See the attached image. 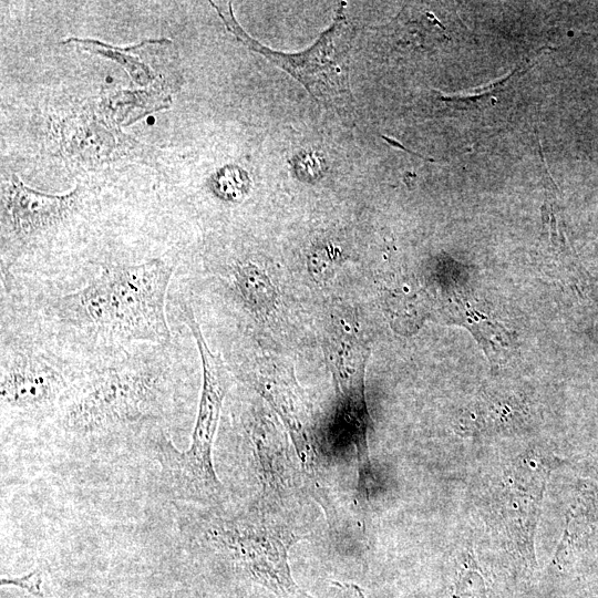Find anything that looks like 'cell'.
Instances as JSON below:
<instances>
[{"label":"cell","instance_id":"1","mask_svg":"<svg viewBox=\"0 0 598 598\" xmlns=\"http://www.w3.org/2000/svg\"><path fill=\"white\" fill-rule=\"evenodd\" d=\"M180 263L174 250L119 253L74 291L0 290V323L32 333L79 368L139 344H167L173 338L168 298Z\"/></svg>","mask_w":598,"mask_h":598},{"label":"cell","instance_id":"2","mask_svg":"<svg viewBox=\"0 0 598 598\" xmlns=\"http://www.w3.org/2000/svg\"><path fill=\"white\" fill-rule=\"evenodd\" d=\"M167 344H139L79 371L53 420L65 438L111 441L149 439L177 419L195 359L189 329L171 322Z\"/></svg>","mask_w":598,"mask_h":598},{"label":"cell","instance_id":"3","mask_svg":"<svg viewBox=\"0 0 598 598\" xmlns=\"http://www.w3.org/2000/svg\"><path fill=\"white\" fill-rule=\"evenodd\" d=\"M170 321L187 327L192 334L202 363V391L191 446L180 451L167 431H161L150 442L164 460V467L182 496L204 504L219 503L224 487L213 466V445L218 433L223 404L233 383V373L223 356L215 354L203 335L187 298L178 293L169 296Z\"/></svg>","mask_w":598,"mask_h":598},{"label":"cell","instance_id":"4","mask_svg":"<svg viewBox=\"0 0 598 598\" xmlns=\"http://www.w3.org/2000/svg\"><path fill=\"white\" fill-rule=\"evenodd\" d=\"M291 518L259 500L243 513L206 523L202 542L252 582L275 594L293 596L298 589L290 551L302 535Z\"/></svg>","mask_w":598,"mask_h":598},{"label":"cell","instance_id":"5","mask_svg":"<svg viewBox=\"0 0 598 598\" xmlns=\"http://www.w3.org/2000/svg\"><path fill=\"white\" fill-rule=\"evenodd\" d=\"M81 369L32 333L0 323L3 419L19 424L53 421Z\"/></svg>","mask_w":598,"mask_h":598},{"label":"cell","instance_id":"6","mask_svg":"<svg viewBox=\"0 0 598 598\" xmlns=\"http://www.w3.org/2000/svg\"><path fill=\"white\" fill-rule=\"evenodd\" d=\"M211 5L244 46L301 82L319 105L335 111L346 120L354 119L348 68V53L354 30L344 15L345 3L340 6L333 26L312 48L299 54L277 53L251 38L236 22L231 3L211 2Z\"/></svg>","mask_w":598,"mask_h":598},{"label":"cell","instance_id":"7","mask_svg":"<svg viewBox=\"0 0 598 598\" xmlns=\"http://www.w3.org/2000/svg\"><path fill=\"white\" fill-rule=\"evenodd\" d=\"M257 476L261 482L260 501L276 510L291 513L294 505L311 499L305 474L287 441L264 418L247 420ZM312 500V499H311Z\"/></svg>","mask_w":598,"mask_h":598},{"label":"cell","instance_id":"8","mask_svg":"<svg viewBox=\"0 0 598 598\" xmlns=\"http://www.w3.org/2000/svg\"><path fill=\"white\" fill-rule=\"evenodd\" d=\"M77 43L84 46L85 50L90 51L91 54L106 57L115 60L122 68L128 71V74L140 86H147L153 79L150 69L141 63V61L129 53L138 46L119 48L101 43L98 40L70 38L63 44Z\"/></svg>","mask_w":598,"mask_h":598},{"label":"cell","instance_id":"9","mask_svg":"<svg viewBox=\"0 0 598 598\" xmlns=\"http://www.w3.org/2000/svg\"><path fill=\"white\" fill-rule=\"evenodd\" d=\"M215 197L226 203H241L249 195L251 180L242 169L229 166L216 173L212 179Z\"/></svg>","mask_w":598,"mask_h":598},{"label":"cell","instance_id":"10","mask_svg":"<svg viewBox=\"0 0 598 598\" xmlns=\"http://www.w3.org/2000/svg\"><path fill=\"white\" fill-rule=\"evenodd\" d=\"M457 598H484V585L476 570H467L459 579Z\"/></svg>","mask_w":598,"mask_h":598},{"label":"cell","instance_id":"11","mask_svg":"<svg viewBox=\"0 0 598 598\" xmlns=\"http://www.w3.org/2000/svg\"><path fill=\"white\" fill-rule=\"evenodd\" d=\"M324 160L318 157L317 154H305L301 158H297L295 170L297 177L303 180H315L324 172Z\"/></svg>","mask_w":598,"mask_h":598},{"label":"cell","instance_id":"12","mask_svg":"<svg viewBox=\"0 0 598 598\" xmlns=\"http://www.w3.org/2000/svg\"><path fill=\"white\" fill-rule=\"evenodd\" d=\"M41 584H43V572L34 570L25 576L14 577V579H2V585L15 586L22 589L33 596H43L41 591Z\"/></svg>","mask_w":598,"mask_h":598},{"label":"cell","instance_id":"13","mask_svg":"<svg viewBox=\"0 0 598 598\" xmlns=\"http://www.w3.org/2000/svg\"><path fill=\"white\" fill-rule=\"evenodd\" d=\"M329 598H366L356 584L335 583L333 593Z\"/></svg>","mask_w":598,"mask_h":598}]
</instances>
